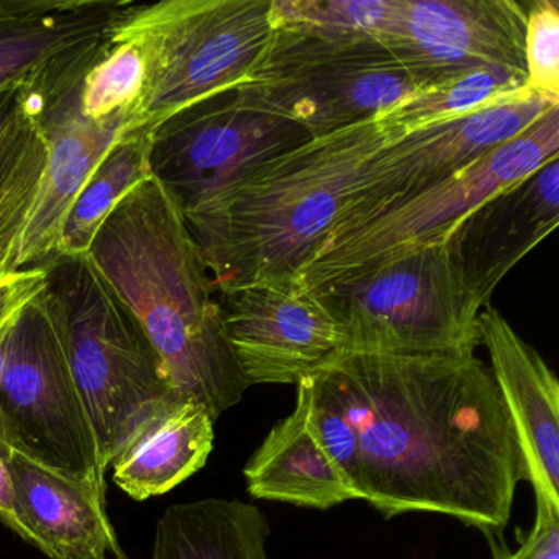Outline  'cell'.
Here are the masks:
<instances>
[{
  "instance_id": "cell-1",
  "label": "cell",
  "mask_w": 559,
  "mask_h": 559,
  "mask_svg": "<svg viewBox=\"0 0 559 559\" xmlns=\"http://www.w3.org/2000/svg\"><path fill=\"white\" fill-rule=\"evenodd\" d=\"M297 402L355 499L385 519L443 513L490 543L502 535L522 456L492 371L474 353L340 349L297 382Z\"/></svg>"
},
{
  "instance_id": "cell-2",
  "label": "cell",
  "mask_w": 559,
  "mask_h": 559,
  "mask_svg": "<svg viewBox=\"0 0 559 559\" xmlns=\"http://www.w3.org/2000/svg\"><path fill=\"white\" fill-rule=\"evenodd\" d=\"M412 132L388 109L312 136L182 205L215 294L296 280L368 181L372 163Z\"/></svg>"
},
{
  "instance_id": "cell-3",
  "label": "cell",
  "mask_w": 559,
  "mask_h": 559,
  "mask_svg": "<svg viewBox=\"0 0 559 559\" xmlns=\"http://www.w3.org/2000/svg\"><path fill=\"white\" fill-rule=\"evenodd\" d=\"M162 359L179 401L212 420L251 388L225 338L222 310L179 199L156 178L140 182L87 250Z\"/></svg>"
},
{
  "instance_id": "cell-4",
  "label": "cell",
  "mask_w": 559,
  "mask_h": 559,
  "mask_svg": "<svg viewBox=\"0 0 559 559\" xmlns=\"http://www.w3.org/2000/svg\"><path fill=\"white\" fill-rule=\"evenodd\" d=\"M45 267L71 372L107 471L139 425L179 399L139 320L90 254H60Z\"/></svg>"
},
{
  "instance_id": "cell-5",
  "label": "cell",
  "mask_w": 559,
  "mask_h": 559,
  "mask_svg": "<svg viewBox=\"0 0 559 559\" xmlns=\"http://www.w3.org/2000/svg\"><path fill=\"white\" fill-rule=\"evenodd\" d=\"M273 34V0L132 2L112 37L145 58V90L126 130H155L185 107L245 83Z\"/></svg>"
},
{
  "instance_id": "cell-6",
  "label": "cell",
  "mask_w": 559,
  "mask_h": 559,
  "mask_svg": "<svg viewBox=\"0 0 559 559\" xmlns=\"http://www.w3.org/2000/svg\"><path fill=\"white\" fill-rule=\"evenodd\" d=\"M559 158V106L522 135L496 146L463 171L369 221L326 235L296 280L312 293L374 270L401 254L441 243L448 231L490 195Z\"/></svg>"
},
{
  "instance_id": "cell-7",
  "label": "cell",
  "mask_w": 559,
  "mask_h": 559,
  "mask_svg": "<svg viewBox=\"0 0 559 559\" xmlns=\"http://www.w3.org/2000/svg\"><path fill=\"white\" fill-rule=\"evenodd\" d=\"M316 294L342 325V349L464 355L480 345V309L443 243L408 251Z\"/></svg>"
},
{
  "instance_id": "cell-8",
  "label": "cell",
  "mask_w": 559,
  "mask_h": 559,
  "mask_svg": "<svg viewBox=\"0 0 559 559\" xmlns=\"http://www.w3.org/2000/svg\"><path fill=\"white\" fill-rule=\"evenodd\" d=\"M0 441L106 497V469L71 372L48 280L12 322L0 382Z\"/></svg>"
},
{
  "instance_id": "cell-9",
  "label": "cell",
  "mask_w": 559,
  "mask_h": 559,
  "mask_svg": "<svg viewBox=\"0 0 559 559\" xmlns=\"http://www.w3.org/2000/svg\"><path fill=\"white\" fill-rule=\"evenodd\" d=\"M241 84L312 136L378 116L420 91L384 41L293 25H273Z\"/></svg>"
},
{
  "instance_id": "cell-10",
  "label": "cell",
  "mask_w": 559,
  "mask_h": 559,
  "mask_svg": "<svg viewBox=\"0 0 559 559\" xmlns=\"http://www.w3.org/2000/svg\"><path fill=\"white\" fill-rule=\"evenodd\" d=\"M312 139L238 84L173 114L152 132L150 169L181 205Z\"/></svg>"
},
{
  "instance_id": "cell-11",
  "label": "cell",
  "mask_w": 559,
  "mask_h": 559,
  "mask_svg": "<svg viewBox=\"0 0 559 559\" xmlns=\"http://www.w3.org/2000/svg\"><path fill=\"white\" fill-rule=\"evenodd\" d=\"M110 34L64 55L24 84L37 100L48 163L37 202L15 250L12 273L47 266L57 257L74 201L107 150L122 135L117 127L87 119L81 107L84 76L103 53Z\"/></svg>"
},
{
  "instance_id": "cell-12",
  "label": "cell",
  "mask_w": 559,
  "mask_h": 559,
  "mask_svg": "<svg viewBox=\"0 0 559 559\" xmlns=\"http://www.w3.org/2000/svg\"><path fill=\"white\" fill-rule=\"evenodd\" d=\"M555 106L559 103L526 87L476 112L414 130L372 163L368 181L329 234L369 221L463 171L490 150L522 135Z\"/></svg>"
},
{
  "instance_id": "cell-13",
  "label": "cell",
  "mask_w": 559,
  "mask_h": 559,
  "mask_svg": "<svg viewBox=\"0 0 559 559\" xmlns=\"http://www.w3.org/2000/svg\"><path fill=\"white\" fill-rule=\"evenodd\" d=\"M217 297L225 338L250 385L297 384L345 343L325 304L297 280L248 283Z\"/></svg>"
},
{
  "instance_id": "cell-14",
  "label": "cell",
  "mask_w": 559,
  "mask_h": 559,
  "mask_svg": "<svg viewBox=\"0 0 559 559\" xmlns=\"http://www.w3.org/2000/svg\"><path fill=\"white\" fill-rule=\"evenodd\" d=\"M525 22L515 0H401L384 44L424 91L483 68L525 70Z\"/></svg>"
},
{
  "instance_id": "cell-15",
  "label": "cell",
  "mask_w": 559,
  "mask_h": 559,
  "mask_svg": "<svg viewBox=\"0 0 559 559\" xmlns=\"http://www.w3.org/2000/svg\"><path fill=\"white\" fill-rule=\"evenodd\" d=\"M558 224L559 158H555L480 202L441 243L483 310L503 277Z\"/></svg>"
},
{
  "instance_id": "cell-16",
  "label": "cell",
  "mask_w": 559,
  "mask_h": 559,
  "mask_svg": "<svg viewBox=\"0 0 559 559\" xmlns=\"http://www.w3.org/2000/svg\"><path fill=\"white\" fill-rule=\"evenodd\" d=\"M522 456L523 479L533 486L536 509L559 512V384L555 372L506 317L487 306L477 317Z\"/></svg>"
},
{
  "instance_id": "cell-17",
  "label": "cell",
  "mask_w": 559,
  "mask_h": 559,
  "mask_svg": "<svg viewBox=\"0 0 559 559\" xmlns=\"http://www.w3.org/2000/svg\"><path fill=\"white\" fill-rule=\"evenodd\" d=\"M28 542L50 559H129L107 515L106 497L12 450L9 457Z\"/></svg>"
},
{
  "instance_id": "cell-18",
  "label": "cell",
  "mask_w": 559,
  "mask_h": 559,
  "mask_svg": "<svg viewBox=\"0 0 559 559\" xmlns=\"http://www.w3.org/2000/svg\"><path fill=\"white\" fill-rule=\"evenodd\" d=\"M129 0H0V93L107 37Z\"/></svg>"
},
{
  "instance_id": "cell-19",
  "label": "cell",
  "mask_w": 559,
  "mask_h": 559,
  "mask_svg": "<svg viewBox=\"0 0 559 559\" xmlns=\"http://www.w3.org/2000/svg\"><path fill=\"white\" fill-rule=\"evenodd\" d=\"M214 424L195 402L173 401L153 412L114 457V483L136 500L163 496L205 466Z\"/></svg>"
},
{
  "instance_id": "cell-20",
  "label": "cell",
  "mask_w": 559,
  "mask_h": 559,
  "mask_svg": "<svg viewBox=\"0 0 559 559\" xmlns=\"http://www.w3.org/2000/svg\"><path fill=\"white\" fill-rule=\"evenodd\" d=\"M243 474L253 499L319 510L355 499L345 477L310 431L300 402L289 417L271 428Z\"/></svg>"
},
{
  "instance_id": "cell-21",
  "label": "cell",
  "mask_w": 559,
  "mask_h": 559,
  "mask_svg": "<svg viewBox=\"0 0 559 559\" xmlns=\"http://www.w3.org/2000/svg\"><path fill=\"white\" fill-rule=\"evenodd\" d=\"M266 515L241 500L175 503L156 525L152 559H267Z\"/></svg>"
},
{
  "instance_id": "cell-22",
  "label": "cell",
  "mask_w": 559,
  "mask_h": 559,
  "mask_svg": "<svg viewBox=\"0 0 559 559\" xmlns=\"http://www.w3.org/2000/svg\"><path fill=\"white\" fill-rule=\"evenodd\" d=\"M48 146L37 100L22 87L0 120V277L12 274L15 250L47 171Z\"/></svg>"
},
{
  "instance_id": "cell-23",
  "label": "cell",
  "mask_w": 559,
  "mask_h": 559,
  "mask_svg": "<svg viewBox=\"0 0 559 559\" xmlns=\"http://www.w3.org/2000/svg\"><path fill=\"white\" fill-rule=\"evenodd\" d=\"M152 132L133 130L122 133L107 150L64 221L57 257L86 254L100 225L117 204L140 182L152 178Z\"/></svg>"
},
{
  "instance_id": "cell-24",
  "label": "cell",
  "mask_w": 559,
  "mask_h": 559,
  "mask_svg": "<svg viewBox=\"0 0 559 559\" xmlns=\"http://www.w3.org/2000/svg\"><path fill=\"white\" fill-rule=\"evenodd\" d=\"M523 90H526L525 70L483 68L412 94L389 109V116L405 129L418 130L476 112Z\"/></svg>"
},
{
  "instance_id": "cell-25",
  "label": "cell",
  "mask_w": 559,
  "mask_h": 559,
  "mask_svg": "<svg viewBox=\"0 0 559 559\" xmlns=\"http://www.w3.org/2000/svg\"><path fill=\"white\" fill-rule=\"evenodd\" d=\"M145 58L132 41L110 34L103 53L96 58L81 87L84 116L104 127L126 130L145 90Z\"/></svg>"
},
{
  "instance_id": "cell-26",
  "label": "cell",
  "mask_w": 559,
  "mask_h": 559,
  "mask_svg": "<svg viewBox=\"0 0 559 559\" xmlns=\"http://www.w3.org/2000/svg\"><path fill=\"white\" fill-rule=\"evenodd\" d=\"M401 0H273V25L384 41Z\"/></svg>"
},
{
  "instance_id": "cell-27",
  "label": "cell",
  "mask_w": 559,
  "mask_h": 559,
  "mask_svg": "<svg viewBox=\"0 0 559 559\" xmlns=\"http://www.w3.org/2000/svg\"><path fill=\"white\" fill-rule=\"evenodd\" d=\"M526 87L559 103V4L538 0L526 5L525 38Z\"/></svg>"
},
{
  "instance_id": "cell-28",
  "label": "cell",
  "mask_w": 559,
  "mask_h": 559,
  "mask_svg": "<svg viewBox=\"0 0 559 559\" xmlns=\"http://www.w3.org/2000/svg\"><path fill=\"white\" fill-rule=\"evenodd\" d=\"M496 559H559V512L536 509L535 525L516 551L496 549Z\"/></svg>"
},
{
  "instance_id": "cell-29",
  "label": "cell",
  "mask_w": 559,
  "mask_h": 559,
  "mask_svg": "<svg viewBox=\"0 0 559 559\" xmlns=\"http://www.w3.org/2000/svg\"><path fill=\"white\" fill-rule=\"evenodd\" d=\"M47 267H32L0 277V330L4 329L19 310L44 289L47 284Z\"/></svg>"
},
{
  "instance_id": "cell-30",
  "label": "cell",
  "mask_w": 559,
  "mask_h": 559,
  "mask_svg": "<svg viewBox=\"0 0 559 559\" xmlns=\"http://www.w3.org/2000/svg\"><path fill=\"white\" fill-rule=\"evenodd\" d=\"M11 453V448L4 441H0V522H4L9 528L14 530L17 535L28 542V532L19 512L17 496H15L14 483L9 469Z\"/></svg>"
},
{
  "instance_id": "cell-31",
  "label": "cell",
  "mask_w": 559,
  "mask_h": 559,
  "mask_svg": "<svg viewBox=\"0 0 559 559\" xmlns=\"http://www.w3.org/2000/svg\"><path fill=\"white\" fill-rule=\"evenodd\" d=\"M12 322L14 320H11L4 329L0 330V382L4 378L5 362H8L9 335H11Z\"/></svg>"
},
{
  "instance_id": "cell-32",
  "label": "cell",
  "mask_w": 559,
  "mask_h": 559,
  "mask_svg": "<svg viewBox=\"0 0 559 559\" xmlns=\"http://www.w3.org/2000/svg\"><path fill=\"white\" fill-rule=\"evenodd\" d=\"M22 87H19V90L2 91V93H0V120L4 119V117L11 112L12 107L17 103Z\"/></svg>"
}]
</instances>
